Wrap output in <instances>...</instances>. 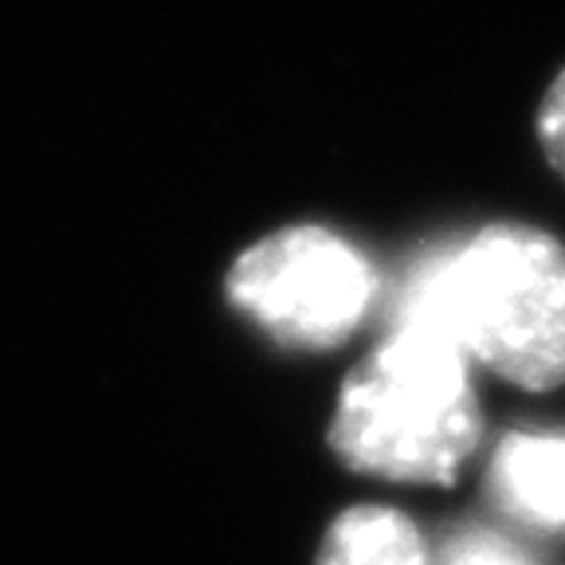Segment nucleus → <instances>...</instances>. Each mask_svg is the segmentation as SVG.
I'll use <instances>...</instances> for the list:
<instances>
[{
	"label": "nucleus",
	"mask_w": 565,
	"mask_h": 565,
	"mask_svg": "<svg viewBox=\"0 0 565 565\" xmlns=\"http://www.w3.org/2000/svg\"><path fill=\"white\" fill-rule=\"evenodd\" d=\"M377 295V275L358 247L315 224L259 239L232 264L228 299L287 345L330 350Z\"/></svg>",
	"instance_id": "obj_3"
},
{
	"label": "nucleus",
	"mask_w": 565,
	"mask_h": 565,
	"mask_svg": "<svg viewBox=\"0 0 565 565\" xmlns=\"http://www.w3.org/2000/svg\"><path fill=\"white\" fill-rule=\"evenodd\" d=\"M494 479L530 522L565 526V436H511L494 456Z\"/></svg>",
	"instance_id": "obj_4"
},
{
	"label": "nucleus",
	"mask_w": 565,
	"mask_h": 565,
	"mask_svg": "<svg viewBox=\"0 0 565 565\" xmlns=\"http://www.w3.org/2000/svg\"><path fill=\"white\" fill-rule=\"evenodd\" d=\"M397 327H420L522 388L565 381V247L526 224H491L424 259Z\"/></svg>",
	"instance_id": "obj_1"
},
{
	"label": "nucleus",
	"mask_w": 565,
	"mask_h": 565,
	"mask_svg": "<svg viewBox=\"0 0 565 565\" xmlns=\"http://www.w3.org/2000/svg\"><path fill=\"white\" fill-rule=\"evenodd\" d=\"M539 141L546 150L550 166L565 177V71L550 83L546 98H542L539 110Z\"/></svg>",
	"instance_id": "obj_6"
},
{
	"label": "nucleus",
	"mask_w": 565,
	"mask_h": 565,
	"mask_svg": "<svg viewBox=\"0 0 565 565\" xmlns=\"http://www.w3.org/2000/svg\"><path fill=\"white\" fill-rule=\"evenodd\" d=\"M444 565H530V562L514 546L491 539V534H468V539L451 542L448 554H444Z\"/></svg>",
	"instance_id": "obj_7"
},
{
	"label": "nucleus",
	"mask_w": 565,
	"mask_h": 565,
	"mask_svg": "<svg viewBox=\"0 0 565 565\" xmlns=\"http://www.w3.org/2000/svg\"><path fill=\"white\" fill-rule=\"evenodd\" d=\"M315 565H428V550L405 514L353 507L330 522Z\"/></svg>",
	"instance_id": "obj_5"
},
{
	"label": "nucleus",
	"mask_w": 565,
	"mask_h": 565,
	"mask_svg": "<svg viewBox=\"0 0 565 565\" xmlns=\"http://www.w3.org/2000/svg\"><path fill=\"white\" fill-rule=\"evenodd\" d=\"M476 444L468 358L420 327H397L345 377L330 424L345 468L405 483H451Z\"/></svg>",
	"instance_id": "obj_2"
}]
</instances>
